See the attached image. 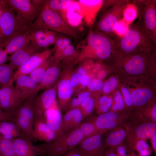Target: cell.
I'll list each match as a JSON object with an SVG mask.
<instances>
[{"mask_svg": "<svg viewBox=\"0 0 156 156\" xmlns=\"http://www.w3.org/2000/svg\"><path fill=\"white\" fill-rule=\"evenodd\" d=\"M149 77L124 76L122 80L130 93L133 110L155 101V85Z\"/></svg>", "mask_w": 156, "mask_h": 156, "instance_id": "obj_4", "label": "cell"}, {"mask_svg": "<svg viewBox=\"0 0 156 156\" xmlns=\"http://www.w3.org/2000/svg\"><path fill=\"white\" fill-rule=\"evenodd\" d=\"M120 92L122 96L126 111L129 113H131L133 110V107L129 91L123 84L121 86Z\"/></svg>", "mask_w": 156, "mask_h": 156, "instance_id": "obj_40", "label": "cell"}, {"mask_svg": "<svg viewBox=\"0 0 156 156\" xmlns=\"http://www.w3.org/2000/svg\"><path fill=\"white\" fill-rule=\"evenodd\" d=\"M52 53V49H47L33 56L25 63L19 67L14 73L13 78L14 81L19 76L28 75L48 58Z\"/></svg>", "mask_w": 156, "mask_h": 156, "instance_id": "obj_22", "label": "cell"}, {"mask_svg": "<svg viewBox=\"0 0 156 156\" xmlns=\"http://www.w3.org/2000/svg\"><path fill=\"white\" fill-rule=\"evenodd\" d=\"M13 70L8 64L4 63L0 65V88L13 79Z\"/></svg>", "mask_w": 156, "mask_h": 156, "instance_id": "obj_36", "label": "cell"}, {"mask_svg": "<svg viewBox=\"0 0 156 156\" xmlns=\"http://www.w3.org/2000/svg\"><path fill=\"white\" fill-rule=\"evenodd\" d=\"M102 132L94 136L83 139L77 146L85 156H104L106 148Z\"/></svg>", "mask_w": 156, "mask_h": 156, "instance_id": "obj_17", "label": "cell"}, {"mask_svg": "<svg viewBox=\"0 0 156 156\" xmlns=\"http://www.w3.org/2000/svg\"><path fill=\"white\" fill-rule=\"evenodd\" d=\"M74 0H46L44 5L59 12L62 16Z\"/></svg>", "mask_w": 156, "mask_h": 156, "instance_id": "obj_32", "label": "cell"}, {"mask_svg": "<svg viewBox=\"0 0 156 156\" xmlns=\"http://www.w3.org/2000/svg\"><path fill=\"white\" fill-rule=\"evenodd\" d=\"M31 1L34 5L40 12L44 6L45 0H31Z\"/></svg>", "mask_w": 156, "mask_h": 156, "instance_id": "obj_50", "label": "cell"}, {"mask_svg": "<svg viewBox=\"0 0 156 156\" xmlns=\"http://www.w3.org/2000/svg\"><path fill=\"white\" fill-rule=\"evenodd\" d=\"M8 114L5 113L2 109L0 107V121L8 120Z\"/></svg>", "mask_w": 156, "mask_h": 156, "instance_id": "obj_55", "label": "cell"}, {"mask_svg": "<svg viewBox=\"0 0 156 156\" xmlns=\"http://www.w3.org/2000/svg\"><path fill=\"white\" fill-rule=\"evenodd\" d=\"M103 0H79L76 1L80 10L85 24L91 29L97 16L103 5Z\"/></svg>", "mask_w": 156, "mask_h": 156, "instance_id": "obj_18", "label": "cell"}, {"mask_svg": "<svg viewBox=\"0 0 156 156\" xmlns=\"http://www.w3.org/2000/svg\"><path fill=\"white\" fill-rule=\"evenodd\" d=\"M84 139L79 125L71 131L64 133L57 139L34 145V148L37 155L62 156L65 155L69 149L76 146Z\"/></svg>", "mask_w": 156, "mask_h": 156, "instance_id": "obj_5", "label": "cell"}, {"mask_svg": "<svg viewBox=\"0 0 156 156\" xmlns=\"http://www.w3.org/2000/svg\"><path fill=\"white\" fill-rule=\"evenodd\" d=\"M137 16V8L134 3L130 1L125 8L122 18L127 24L129 25L134 22Z\"/></svg>", "mask_w": 156, "mask_h": 156, "instance_id": "obj_37", "label": "cell"}, {"mask_svg": "<svg viewBox=\"0 0 156 156\" xmlns=\"http://www.w3.org/2000/svg\"><path fill=\"white\" fill-rule=\"evenodd\" d=\"M0 156H17L13 140L0 136Z\"/></svg>", "mask_w": 156, "mask_h": 156, "instance_id": "obj_35", "label": "cell"}, {"mask_svg": "<svg viewBox=\"0 0 156 156\" xmlns=\"http://www.w3.org/2000/svg\"><path fill=\"white\" fill-rule=\"evenodd\" d=\"M8 55L4 48L0 47V65L5 63L9 58Z\"/></svg>", "mask_w": 156, "mask_h": 156, "instance_id": "obj_49", "label": "cell"}, {"mask_svg": "<svg viewBox=\"0 0 156 156\" xmlns=\"http://www.w3.org/2000/svg\"><path fill=\"white\" fill-rule=\"evenodd\" d=\"M61 112L56 100L45 111L43 116L46 122L54 133L55 140L64 133L62 129L63 116Z\"/></svg>", "mask_w": 156, "mask_h": 156, "instance_id": "obj_20", "label": "cell"}, {"mask_svg": "<svg viewBox=\"0 0 156 156\" xmlns=\"http://www.w3.org/2000/svg\"><path fill=\"white\" fill-rule=\"evenodd\" d=\"M91 79L89 72L87 74L81 75L79 88L84 89L86 88L89 81Z\"/></svg>", "mask_w": 156, "mask_h": 156, "instance_id": "obj_47", "label": "cell"}, {"mask_svg": "<svg viewBox=\"0 0 156 156\" xmlns=\"http://www.w3.org/2000/svg\"><path fill=\"white\" fill-rule=\"evenodd\" d=\"M75 65L86 60L106 61L114 64L118 57L114 39L99 32L90 29L86 39L78 45Z\"/></svg>", "mask_w": 156, "mask_h": 156, "instance_id": "obj_1", "label": "cell"}, {"mask_svg": "<svg viewBox=\"0 0 156 156\" xmlns=\"http://www.w3.org/2000/svg\"><path fill=\"white\" fill-rule=\"evenodd\" d=\"M155 65L156 49L119 57L113 66L124 76H149Z\"/></svg>", "mask_w": 156, "mask_h": 156, "instance_id": "obj_3", "label": "cell"}, {"mask_svg": "<svg viewBox=\"0 0 156 156\" xmlns=\"http://www.w3.org/2000/svg\"><path fill=\"white\" fill-rule=\"evenodd\" d=\"M137 9V22L144 29L156 46V1L133 0Z\"/></svg>", "mask_w": 156, "mask_h": 156, "instance_id": "obj_9", "label": "cell"}, {"mask_svg": "<svg viewBox=\"0 0 156 156\" xmlns=\"http://www.w3.org/2000/svg\"><path fill=\"white\" fill-rule=\"evenodd\" d=\"M72 156H85L83 153L76 146L73 148Z\"/></svg>", "mask_w": 156, "mask_h": 156, "instance_id": "obj_54", "label": "cell"}, {"mask_svg": "<svg viewBox=\"0 0 156 156\" xmlns=\"http://www.w3.org/2000/svg\"><path fill=\"white\" fill-rule=\"evenodd\" d=\"M128 153L127 156H138L133 151H131Z\"/></svg>", "mask_w": 156, "mask_h": 156, "instance_id": "obj_58", "label": "cell"}, {"mask_svg": "<svg viewBox=\"0 0 156 156\" xmlns=\"http://www.w3.org/2000/svg\"><path fill=\"white\" fill-rule=\"evenodd\" d=\"M32 138L49 142L55 140V135L45 121L43 117L35 119L31 133Z\"/></svg>", "mask_w": 156, "mask_h": 156, "instance_id": "obj_23", "label": "cell"}, {"mask_svg": "<svg viewBox=\"0 0 156 156\" xmlns=\"http://www.w3.org/2000/svg\"><path fill=\"white\" fill-rule=\"evenodd\" d=\"M112 97L113 101L110 110L118 112H127L121 92L117 90Z\"/></svg>", "mask_w": 156, "mask_h": 156, "instance_id": "obj_39", "label": "cell"}, {"mask_svg": "<svg viewBox=\"0 0 156 156\" xmlns=\"http://www.w3.org/2000/svg\"><path fill=\"white\" fill-rule=\"evenodd\" d=\"M4 7L0 21V47L3 48L12 38L32 29V24L23 20L13 11Z\"/></svg>", "mask_w": 156, "mask_h": 156, "instance_id": "obj_8", "label": "cell"}, {"mask_svg": "<svg viewBox=\"0 0 156 156\" xmlns=\"http://www.w3.org/2000/svg\"><path fill=\"white\" fill-rule=\"evenodd\" d=\"M129 25L123 20L122 18L120 19L116 24L114 29V32L118 37L123 36L129 29Z\"/></svg>", "mask_w": 156, "mask_h": 156, "instance_id": "obj_42", "label": "cell"}, {"mask_svg": "<svg viewBox=\"0 0 156 156\" xmlns=\"http://www.w3.org/2000/svg\"><path fill=\"white\" fill-rule=\"evenodd\" d=\"M114 40L118 58L131 54L149 52L156 47L148 35L137 22L129 24V29L126 34Z\"/></svg>", "mask_w": 156, "mask_h": 156, "instance_id": "obj_2", "label": "cell"}, {"mask_svg": "<svg viewBox=\"0 0 156 156\" xmlns=\"http://www.w3.org/2000/svg\"><path fill=\"white\" fill-rule=\"evenodd\" d=\"M122 126L127 131L123 144L127 153L131 151L132 147L137 142L146 140L156 132V123L126 121Z\"/></svg>", "mask_w": 156, "mask_h": 156, "instance_id": "obj_11", "label": "cell"}, {"mask_svg": "<svg viewBox=\"0 0 156 156\" xmlns=\"http://www.w3.org/2000/svg\"><path fill=\"white\" fill-rule=\"evenodd\" d=\"M57 83L33 99L32 105L35 119L43 117L45 111L57 100Z\"/></svg>", "mask_w": 156, "mask_h": 156, "instance_id": "obj_15", "label": "cell"}, {"mask_svg": "<svg viewBox=\"0 0 156 156\" xmlns=\"http://www.w3.org/2000/svg\"><path fill=\"white\" fill-rule=\"evenodd\" d=\"M153 150L155 155L156 154V132H155L149 138Z\"/></svg>", "mask_w": 156, "mask_h": 156, "instance_id": "obj_51", "label": "cell"}, {"mask_svg": "<svg viewBox=\"0 0 156 156\" xmlns=\"http://www.w3.org/2000/svg\"><path fill=\"white\" fill-rule=\"evenodd\" d=\"M0 107L1 108V102H0Z\"/></svg>", "mask_w": 156, "mask_h": 156, "instance_id": "obj_59", "label": "cell"}, {"mask_svg": "<svg viewBox=\"0 0 156 156\" xmlns=\"http://www.w3.org/2000/svg\"><path fill=\"white\" fill-rule=\"evenodd\" d=\"M138 156H150L152 150L150 148H145L138 152Z\"/></svg>", "mask_w": 156, "mask_h": 156, "instance_id": "obj_53", "label": "cell"}, {"mask_svg": "<svg viewBox=\"0 0 156 156\" xmlns=\"http://www.w3.org/2000/svg\"><path fill=\"white\" fill-rule=\"evenodd\" d=\"M92 93L87 90H84L75 94L71 98L65 112L74 108L79 107L81 103Z\"/></svg>", "mask_w": 156, "mask_h": 156, "instance_id": "obj_34", "label": "cell"}, {"mask_svg": "<svg viewBox=\"0 0 156 156\" xmlns=\"http://www.w3.org/2000/svg\"><path fill=\"white\" fill-rule=\"evenodd\" d=\"M53 61L51 55L29 75L30 78L38 85L41 81L47 69Z\"/></svg>", "mask_w": 156, "mask_h": 156, "instance_id": "obj_31", "label": "cell"}, {"mask_svg": "<svg viewBox=\"0 0 156 156\" xmlns=\"http://www.w3.org/2000/svg\"><path fill=\"white\" fill-rule=\"evenodd\" d=\"M107 75V73L106 70L101 68L99 70L96 74L97 78L103 80Z\"/></svg>", "mask_w": 156, "mask_h": 156, "instance_id": "obj_52", "label": "cell"}, {"mask_svg": "<svg viewBox=\"0 0 156 156\" xmlns=\"http://www.w3.org/2000/svg\"><path fill=\"white\" fill-rule=\"evenodd\" d=\"M116 156H127V150L123 143L117 147L114 151Z\"/></svg>", "mask_w": 156, "mask_h": 156, "instance_id": "obj_48", "label": "cell"}, {"mask_svg": "<svg viewBox=\"0 0 156 156\" xmlns=\"http://www.w3.org/2000/svg\"><path fill=\"white\" fill-rule=\"evenodd\" d=\"M61 73L60 63L53 61L38 85L39 91L45 90L53 86L57 83Z\"/></svg>", "mask_w": 156, "mask_h": 156, "instance_id": "obj_25", "label": "cell"}, {"mask_svg": "<svg viewBox=\"0 0 156 156\" xmlns=\"http://www.w3.org/2000/svg\"><path fill=\"white\" fill-rule=\"evenodd\" d=\"M35 96L24 101L14 112L8 114V120L14 122L19 129L21 136L31 140L35 118L32 101Z\"/></svg>", "mask_w": 156, "mask_h": 156, "instance_id": "obj_10", "label": "cell"}, {"mask_svg": "<svg viewBox=\"0 0 156 156\" xmlns=\"http://www.w3.org/2000/svg\"><path fill=\"white\" fill-rule=\"evenodd\" d=\"M79 127L83 135L84 138L102 132L98 130L92 119L89 121L81 122L79 125Z\"/></svg>", "mask_w": 156, "mask_h": 156, "instance_id": "obj_38", "label": "cell"}, {"mask_svg": "<svg viewBox=\"0 0 156 156\" xmlns=\"http://www.w3.org/2000/svg\"><path fill=\"white\" fill-rule=\"evenodd\" d=\"M32 29H31L16 35L6 43L4 49L8 54H12L30 41L29 35Z\"/></svg>", "mask_w": 156, "mask_h": 156, "instance_id": "obj_28", "label": "cell"}, {"mask_svg": "<svg viewBox=\"0 0 156 156\" xmlns=\"http://www.w3.org/2000/svg\"><path fill=\"white\" fill-rule=\"evenodd\" d=\"M4 6L0 0V21L4 10Z\"/></svg>", "mask_w": 156, "mask_h": 156, "instance_id": "obj_57", "label": "cell"}, {"mask_svg": "<svg viewBox=\"0 0 156 156\" xmlns=\"http://www.w3.org/2000/svg\"><path fill=\"white\" fill-rule=\"evenodd\" d=\"M98 97L92 94L86 98L79 106L83 118L88 117L92 113L95 108L96 103Z\"/></svg>", "mask_w": 156, "mask_h": 156, "instance_id": "obj_33", "label": "cell"}, {"mask_svg": "<svg viewBox=\"0 0 156 156\" xmlns=\"http://www.w3.org/2000/svg\"><path fill=\"white\" fill-rule=\"evenodd\" d=\"M14 86L17 94L23 101L36 96L39 91L38 85L28 75H21L15 80Z\"/></svg>", "mask_w": 156, "mask_h": 156, "instance_id": "obj_21", "label": "cell"}, {"mask_svg": "<svg viewBox=\"0 0 156 156\" xmlns=\"http://www.w3.org/2000/svg\"><path fill=\"white\" fill-rule=\"evenodd\" d=\"M17 156H37L31 140L21 136L13 140Z\"/></svg>", "mask_w": 156, "mask_h": 156, "instance_id": "obj_29", "label": "cell"}, {"mask_svg": "<svg viewBox=\"0 0 156 156\" xmlns=\"http://www.w3.org/2000/svg\"><path fill=\"white\" fill-rule=\"evenodd\" d=\"M48 29H33L29 35L31 41L34 42L44 38Z\"/></svg>", "mask_w": 156, "mask_h": 156, "instance_id": "obj_44", "label": "cell"}, {"mask_svg": "<svg viewBox=\"0 0 156 156\" xmlns=\"http://www.w3.org/2000/svg\"><path fill=\"white\" fill-rule=\"evenodd\" d=\"M12 79L0 88L1 108L6 113H11L16 109L24 101L17 94Z\"/></svg>", "mask_w": 156, "mask_h": 156, "instance_id": "obj_16", "label": "cell"}, {"mask_svg": "<svg viewBox=\"0 0 156 156\" xmlns=\"http://www.w3.org/2000/svg\"><path fill=\"white\" fill-rule=\"evenodd\" d=\"M104 82L97 78H92L89 81L86 88L92 93L99 92L102 89Z\"/></svg>", "mask_w": 156, "mask_h": 156, "instance_id": "obj_43", "label": "cell"}, {"mask_svg": "<svg viewBox=\"0 0 156 156\" xmlns=\"http://www.w3.org/2000/svg\"><path fill=\"white\" fill-rule=\"evenodd\" d=\"M34 29H48L65 34L75 39L78 38L75 29L71 27L58 12L44 6L31 25Z\"/></svg>", "mask_w": 156, "mask_h": 156, "instance_id": "obj_6", "label": "cell"}, {"mask_svg": "<svg viewBox=\"0 0 156 156\" xmlns=\"http://www.w3.org/2000/svg\"><path fill=\"white\" fill-rule=\"evenodd\" d=\"M130 1L126 0H112L110 6L101 13L91 29L106 34L113 39L117 37L114 32L115 27L122 18L125 8Z\"/></svg>", "mask_w": 156, "mask_h": 156, "instance_id": "obj_7", "label": "cell"}, {"mask_svg": "<svg viewBox=\"0 0 156 156\" xmlns=\"http://www.w3.org/2000/svg\"><path fill=\"white\" fill-rule=\"evenodd\" d=\"M104 156H116L114 151L108 148H106Z\"/></svg>", "mask_w": 156, "mask_h": 156, "instance_id": "obj_56", "label": "cell"}, {"mask_svg": "<svg viewBox=\"0 0 156 156\" xmlns=\"http://www.w3.org/2000/svg\"><path fill=\"white\" fill-rule=\"evenodd\" d=\"M119 83L118 78L112 76L104 82L101 91L104 94L107 95L115 90L118 87Z\"/></svg>", "mask_w": 156, "mask_h": 156, "instance_id": "obj_41", "label": "cell"}, {"mask_svg": "<svg viewBox=\"0 0 156 156\" xmlns=\"http://www.w3.org/2000/svg\"><path fill=\"white\" fill-rule=\"evenodd\" d=\"M150 148L146 140H142L137 142L132 147L131 151L138 152L145 148Z\"/></svg>", "mask_w": 156, "mask_h": 156, "instance_id": "obj_46", "label": "cell"}, {"mask_svg": "<svg viewBox=\"0 0 156 156\" xmlns=\"http://www.w3.org/2000/svg\"><path fill=\"white\" fill-rule=\"evenodd\" d=\"M45 49L39 48L30 41L25 46L11 55L8 58V64L13 70L17 69L33 56Z\"/></svg>", "mask_w": 156, "mask_h": 156, "instance_id": "obj_19", "label": "cell"}, {"mask_svg": "<svg viewBox=\"0 0 156 156\" xmlns=\"http://www.w3.org/2000/svg\"><path fill=\"white\" fill-rule=\"evenodd\" d=\"M131 113L118 112L110 110L94 117L92 120L100 131L106 132L122 126Z\"/></svg>", "mask_w": 156, "mask_h": 156, "instance_id": "obj_14", "label": "cell"}, {"mask_svg": "<svg viewBox=\"0 0 156 156\" xmlns=\"http://www.w3.org/2000/svg\"><path fill=\"white\" fill-rule=\"evenodd\" d=\"M127 120L156 123V101L134 110Z\"/></svg>", "mask_w": 156, "mask_h": 156, "instance_id": "obj_24", "label": "cell"}, {"mask_svg": "<svg viewBox=\"0 0 156 156\" xmlns=\"http://www.w3.org/2000/svg\"><path fill=\"white\" fill-rule=\"evenodd\" d=\"M73 67L64 68L57 83V101L61 111H65L75 93L70 81Z\"/></svg>", "mask_w": 156, "mask_h": 156, "instance_id": "obj_12", "label": "cell"}, {"mask_svg": "<svg viewBox=\"0 0 156 156\" xmlns=\"http://www.w3.org/2000/svg\"><path fill=\"white\" fill-rule=\"evenodd\" d=\"M1 1L5 7L15 12L16 14L31 24L40 13L31 0H2Z\"/></svg>", "mask_w": 156, "mask_h": 156, "instance_id": "obj_13", "label": "cell"}, {"mask_svg": "<svg viewBox=\"0 0 156 156\" xmlns=\"http://www.w3.org/2000/svg\"><path fill=\"white\" fill-rule=\"evenodd\" d=\"M126 135V130L122 126L109 130L103 140L106 148L114 151L117 147L123 143Z\"/></svg>", "mask_w": 156, "mask_h": 156, "instance_id": "obj_27", "label": "cell"}, {"mask_svg": "<svg viewBox=\"0 0 156 156\" xmlns=\"http://www.w3.org/2000/svg\"><path fill=\"white\" fill-rule=\"evenodd\" d=\"M83 119L79 107L66 112L62 116V129L63 132H68L73 130L79 126Z\"/></svg>", "mask_w": 156, "mask_h": 156, "instance_id": "obj_26", "label": "cell"}, {"mask_svg": "<svg viewBox=\"0 0 156 156\" xmlns=\"http://www.w3.org/2000/svg\"><path fill=\"white\" fill-rule=\"evenodd\" d=\"M0 136L13 140L21 136V134L15 124L11 121L5 120L0 121Z\"/></svg>", "mask_w": 156, "mask_h": 156, "instance_id": "obj_30", "label": "cell"}, {"mask_svg": "<svg viewBox=\"0 0 156 156\" xmlns=\"http://www.w3.org/2000/svg\"><path fill=\"white\" fill-rule=\"evenodd\" d=\"M80 75L76 71L73 72L70 78L71 85L74 89L75 92L79 88Z\"/></svg>", "mask_w": 156, "mask_h": 156, "instance_id": "obj_45", "label": "cell"}]
</instances>
